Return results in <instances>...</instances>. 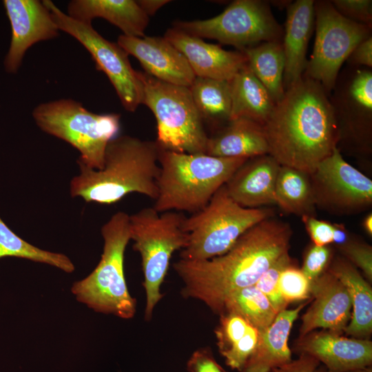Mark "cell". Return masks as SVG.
<instances>
[{"label":"cell","mask_w":372,"mask_h":372,"mask_svg":"<svg viewBox=\"0 0 372 372\" xmlns=\"http://www.w3.org/2000/svg\"><path fill=\"white\" fill-rule=\"evenodd\" d=\"M278 288L287 304L311 297V282L301 269L293 265L281 272L278 279Z\"/></svg>","instance_id":"34"},{"label":"cell","mask_w":372,"mask_h":372,"mask_svg":"<svg viewBox=\"0 0 372 372\" xmlns=\"http://www.w3.org/2000/svg\"><path fill=\"white\" fill-rule=\"evenodd\" d=\"M331 2L335 9L343 17L371 28L372 1L371 0H333Z\"/></svg>","instance_id":"36"},{"label":"cell","mask_w":372,"mask_h":372,"mask_svg":"<svg viewBox=\"0 0 372 372\" xmlns=\"http://www.w3.org/2000/svg\"><path fill=\"white\" fill-rule=\"evenodd\" d=\"M252 72L265 86L275 103L285 94V58L282 41L260 43L242 51Z\"/></svg>","instance_id":"28"},{"label":"cell","mask_w":372,"mask_h":372,"mask_svg":"<svg viewBox=\"0 0 372 372\" xmlns=\"http://www.w3.org/2000/svg\"><path fill=\"white\" fill-rule=\"evenodd\" d=\"M262 127L268 154L280 165L309 174L339 141L329 94L320 83L304 76L285 91Z\"/></svg>","instance_id":"2"},{"label":"cell","mask_w":372,"mask_h":372,"mask_svg":"<svg viewBox=\"0 0 372 372\" xmlns=\"http://www.w3.org/2000/svg\"><path fill=\"white\" fill-rule=\"evenodd\" d=\"M345 372H372L371 368H369V366L362 367V368H358L351 369Z\"/></svg>","instance_id":"46"},{"label":"cell","mask_w":372,"mask_h":372,"mask_svg":"<svg viewBox=\"0 0 372 372\" xmlns=\"http://www.w3.org/2000/svg\"><path fill=\"white\" fill-rule=\"evenodd\" d=\"M292 234L289 223L273 216L247 230L221 256L203 260L180 258L173 267L184 284L183 295L221 315L229 294L254 285L289 252Z\"/></svg>","instance_id":"1"},{"label":"cell","mask_w":372,"mask_h":372,"mask_svg":"<svg viewBox=\"0 0 372 372\" xmlns=\"http://www.w3.org/2000/svg\"><path fill=\"white\" fill-rule=\"evenodd\" d=\"M275 204L287 214L316 216L309 174L280 165L275 185Z\"/></svg>","instance_id":"29"},{"label":"cell","mask_w":372,"mask_h":372,"mask_svg":"<svg viewBox=\"0 0 372 372\" xmlns=\"http://www.w3.org/2000/svg\"><path fill=\"white\" fill-rule=\"evenodd\" d=\"M117 43L138 60L146 74L160 81L189 87L196 78L184 55L164 37L121 34Z\"/></svg>","instance_id":"15"},{"label":"cell","mask_w":372,"mask_h":372,"mask_svg":"<svg viewBox=\"0 0 372 372\" xmlns=\"http://www.w3.org/2000/svg\"><path fill=\"white\" fill-rule=\"evenodd\" d=\"M273 216L271 208L242 207L230 197L224 185L205 207L185 217L182 227L188 234V242L180 258L203 260L221 256L247 230Z\"/></svg>","instance_id":"6"},{"label":"cell","mask_w":372,"mask_h":372,"mask_svg":"<svg viewBox=\"0 0 372 372\" xmlns=\"http://www.w3.org/2000/svg\"><path fill=\"white\" fill-rule=\"evenodd\" d=\"M262 125L246 118L230 120L209 136L205 154L218 157L246 158L268 154Z\"/></svg>","instance_id":"24"},{"label":"cell","mask_w":372,"mask_h":372,"mask_svg":"<svg viewBox=\"0 0 372 372\" xmlns=\"http://www.w3.org/2000/svg\"><path fill=\"white\" fill-rule=\"evenodd\" d=\"M67 11L69 17L83 23L103 18L129 37H144L149 23V17L134 0H72Z\"/></svg>","instance_id":"22"},{"label":"cell","mask_w":372,"mask_h":372,"mask_svg":"<svg viewBox=\"0 0 372 372\" xmlns=\"http://www.w3.org/2000/svg\"><path fill=\"white\" fill-rule=\"evenodd\" d=\"M143 103L154 114L159 147L176 152L205 154L209 136L188 87L160 81L138 72Z\"/></svg>","instance_id":"8"},{"label":"cell","mask_w":372,"mask_h":372,"mask_svg":"<svg viewBox=\"0 0 372 372\" xmlns=\"http://www.w3.org/2000/svg\"><path fill=\"white\" fill-rule=\"evenodd\" d=\"M32 114L42 131L71 145L77 161L94 169L103 167L106 147L120 130L119 114H96L70 99L40 103Z\"/></svg>","instance_id":"7"},{"label":"cell","mask_w":372,"mask_h":372,"mask_svg":"<svg viewBox=\"0 0 372 372\" xmlns=\"http://www.w3.org/2000/svg\"><path fill=\"white\" fill-rule=\"evenodd\" d=\"M333 242L339 247L345 245L350 239V235L343 223H333Z\"/></svg>","instance_id":"42"},{"label":"cell","mask_w":372,"mask_h":372,"mask_svg":"<svg viewBox=\"0 0 372 372\" xmlns=\"http://www.w3.org/2000/svg\"><path fill=\"white\" fill-rule=\"evenodd\" d=\"M280 165L270 155L248 158L226 183L230 197L246 208L275 204V185Z\"/></svg>","instance_id":"19"},{"label":"cell","mask_w":372,"mask_h":372,"mask_svg":"<svg viewBox=\"0 0 372 372\" xmlns=\"http://www.w3.org/2000/svg\"><path fill=\"white\" fill-rule=\"evenodd\" d=\"M345 103L337 105L347 107L335 110V114L353 112L351 115L337 121L338 126L350 122L339 129V141L352 140L356 149L364 154L371 151L372 118V72L369 70H357L349 81L346 91L341 94Z\"/></svg>","instance_id":"20"},{"label":"cell","mask_w":372,"mask_h":372,"mask_svg":"<svg viewBox=\"0 0 372 372\" xmlns=\"http://www.w3.org/2000/svg\"><path fill=\"white\" fill-rule=\"evenodd\" d=\"M185 216L174 211L160 213L145 207L130 216V240L141 257L146 293L145 318L149 320L163 296L160 287L167 274L173 253L184 249L188 234L183 229Z\"/></svg>","instance_id":"9"},{"label":"cell","mask_w":372,"mask_h":372,"mask_svg":"<svg viewBox=\"0 0 372 372\" xmlns=\"http://www.w3.org/2000/svg\"><path fill=\"white\" fill-rule=\"evenodd\" d=\"M331 331H311L300 337L296 349L323 363L329 372H345L369 366L372 342L366 339L348 338Z\"/></svg>","instance_id":"18"},{"label":"cell","mask_w":372,"mask_h":372,"mask_svg":"<svg viewBox=\"0 0 372 372\" xmlns=\"http://www.w3.org/2000/svg\"><path fill=\"white\" fill-rule=\"evenodd\" d=\"M220 316L216 331L219 352L227 365L240 372L256 347L259 331L238 314Z\"/></svg>","instance_id":"27"},{"label":"cell","mask_w":372,"mask_h":372,"mask_svg":"<svg viewBox=\"0 0 372 372\" xmlns=\"http://www.w3.org/2000/svg\"><path fill=\"white\" fill-rule=\"evenodd\" d=\"M313 372H329L326 367L318 366Z\"/></svg>","instance_id":"47"},{"label":"cell","mask_w":372,"mask_h":372,"mask_svg":"<svg viewBox=\"0 0 372 372\" xmlns=\"http://www.w3.org/2000/svg\"><path fill=\"white\" fill-rule=\"evenodd\" d=\"M307 302L294 309L279 312L272 324L259 331L256 347L240 372H271L290 362L291 351L288 339L293 322Z\"/></svg>","instance_id":"23"},{"label":"cell","mask_w":372,"mask_h":372,"mask_svg":"<svg viewBox=\"0 0 372 372\" xmlns=\"http://www.w3.org/2000/svg\"><path fill=\"white\" fill-rule=\"evenodd\" d=\"M229 83L231 99L230 120L246 118L263 125L275 103L248 64Z\"/></svg>","instance_id":"26"},{"label":"cell","mask_w":372,"mask_h":372,"mask_svg":"<svg viewBox=\"0 0 372 372\" xmlns=\"http://www.w3.org/2000/svg\"><path fill=\"white\" fill-rule=\"evenodd\" d=\"M313 300L302 316L300 337L318 328L340 334L351 320L350 295L344 285L327 270L311 282Z\"/></svg>","instance_id":"16"},{"label":"cell","mask_w":372,"mask_h":372,"mask_svg":"<svg viewBox=\"0 0 372 372\" xmlns=\"http://www.w3.org/2000/svg\"><path fill=\"white\" fill-rule=\"evenodd\" d=\"M327 271L347 288L351 300L353 313L344 331L354 338L366 339L372 331V289L352 263L338 257Z\"/></svg>","instance_id":"25"},{"label":"cell","mask_w":372,"mask_h":372,"mask_svg":"<svg viewBox=\"0 0 372 372\" xmlns=\"http://www.w3.org/2000/svg\"><path fill=\"white\" fill-rule=\"evenodd\" d=\"M362 225L364 230L370 236H372V214H368L362 220Z\"/></svg>","instance_id":"44"},{"label":"cell","mask_w":372,"mask_h":372,"mask_svg":"<svg viewBox=\"0 0 372 372\" xmlns=\"http://www.w3.org/2000/svg\"><path fill=\"white\" fill-rule=\"evenodd\" d=\"M247 159L160 148L158 192L153 207L160 213L200 210Z\"/></svg>","instance_id":"4"},{"label":"cell","mask_w":372,"mask_h":372,"mask_svg":"<svg viewBox=\"0 0 372 372\" xmlns=\"http://www.w3.org/2000/svg\"><path fill=\"white\" fill-rule=\"evenodd\" d=\"M224 313L239 315L258 331L268 328L278 313L267 298L254 285L229 294L224 301L222 314Z\"/></svg>","instance_id":"31"},{"label":"cell","mask_w":372,"mask_h":372,"mask_svg":"<svg viewBox=\"0 0 372 372\" xmlns=\"http://www.w3.org/2000/svg\"><path fill=\"white\" fill-rule=\"evenodd\" d=\"M320 362L315 358L304 353L290 362L273 369L271 372H313L319 366Z\"/></svg>","instance_id":"41"},{"label":"cell","mask_w":372,"mask_h":372,"mask_svg":"<svg viewBox=\"0 0 372 372\" xmlns=\"http://www.w3.org/2000/svg\"><path fill=\"white\" fill-rule=\"evenodd\" d=\"M302 221L313 245L326 246L333 242V223L318 220L316 216H302Z\"/></svg>","instance_id":"38"},{"label":"cell","mask_w":372,"mask_h":372,"mask_svg":"<svg viewBox=\"0 0 372 372\" xmlns=\"http://www.w3.org/2000/svg\"><path fill=\"white\" fill-rule=\"evenodd\" d=\"M291 265L292 260L289 252L285 253L263 273L254 285L267 298L278 313L286 309L288 304L279 291V276L285 269Z\"/></svg>","instance_id":"33"},{"label":"cell","mask_w":372,"mask_h":372,"mask_svg":"<svg viewBox=\"0 0 372 372\" xmlns=\"http://www.w3.org/2000/svg\"><path fill=\"white\" fill-rule=\"evenodd\" d=\"M269 3H272L275 6L279 7V8H287L291 3V1H269Z\"/></svg>","instance_id":"45"},{"label":"cell","mask_w":372,"mask_h":372,"mask_svg":"<svg viewBox=\"0 0 372 372\" xmlns=\"http://www.w3.org/2000/svg\"><path fill=\"white\" fill-rule=\"evenodd\" d=\"M189 88L203 122L224 126L230 121L231 99L229 81L196 77Z\"/></svg>","instance_id":"30"},{"label":"cell","mask_w":372,"mask_h":372,"mask_svg":"<svg viewBox=\"0 0 372 372\" xmlns=\"http://www.w3.org/2000/svg\"><path fill=\"white\" fill-rule=\"evenodd\" d=\"M164 37L184 55L196 77L229 81L247 64L244 52L225 50L175 28Z\"/></svg>","instance_id":"17"},{"label":"cell","mask_w":372,"mask_h":372,"mask_svg":"<svg viewBox=\"0 0 372 372\" xmlns=\"http://www.w3.org/2000/svg\"><path fill=\"white\" fill-rule=\"evenodd\" d=\"M187 368L189 372H225L211 354L204 349L198 350L192 354Z\"/></svg>","instance_id":"39"},{"label":"cell","mask_w":372,"mask_h":372,"mask_svg":"<svg viewBox=\"0 0 372 372\" xmlns=\"http://www.w3.org/2000/svg\"><path fill=\"white\" fill-rule=\"evenodd\" d=\"M314 10L315 43L303 76L320 83L329 94L342 64L371 35V28L343 17L329 1H315Z\"/></svg>","instance_id":"11"},{"label":"cell","mask_w":372,"mask_h":372,"mask_svg":"<svg viewBox=\"0 0 372 372\" xmlns=\"http://www.w3.org/2000/svg\"><path fill=\"white\" fill-rule=\"evenodd\" d=\"M130 215L118 211L101 227L104 240L101 260L85 278L71 288L76 299L96 312L132 318L136 301L130 294L124 274V255L130 240Z\"/></svg>","instance_id":"5"},{"label":"cell","mask_w":372,"mask_h":372,"mask_svg":"<svg viewBox=\"0 0 372 372\" xmlns=\"http://www.w3.org/2000/svg\"><path fill=\"white\" fill-rule=\"evenodd\" d=\"M347 61L355 66L372 67V37L361 41L352 51Z\"/></svg>","instance_id":"40"},{"label":"cell","mask_w":372,"mask_h":372,"mask_svg":"<svg viewBox=\"0 0 372 372\" xmlns=\"http://www.w3.org/2000/svg\"><path fill=\"white\" fill-rule=\"evenodd\" d=\"M138 5L148 16H152L163 6L170 2L169 0H138Z\"/></svg>","instance_id":"43"},{"label":"cell","mask_w":372,"mask_h":372,"mask_svg":"<svg viewBox=\"0 0 372 372\" xmlns=\"http://www.w3.org/2000/svg\"><path fill=\"white\" fill-rule=\"evenodd\" d=\"M316 208L344 216L372 205V180L347 163L336 147L309 174Z\"/></svg>","instance_id":"13"},{"label":"cell","mask_w":372,"mask_h":372,"mask_svg":"<svg viewBox=\"0 0 372 372\" xmlns=\"http://www.w3.org/2000/svg\"><path fill=\"white\" fill-rule=\"evenodd\" d=\"M12 28V39L5 59L8 72L15 73L23 58L34 44L59 35L49 9L39 0H4Z\"/></svg>","instance_id":"14"},{"label":"cell","mask_w":372,"mask_h":372,"mask_svg":"<svg viewBox=\"0 0 372 372\" xmlns=\"http://www.w3.org/2000/svg\"><path fill=\"white\" fill-rule=\"evenodd\" d=\"M159 152L156 141L128 135L116 136L106 147L101 169L77 161L79 173L70 181V196L102 205L116 203L130 193L155 200Z\"/></svg>","instance_id":"3"},{"label":"cell","mask_w":372,"mask_h":372,"mask_svg":"<svg viewBox=\"0 0 372 372\" xmlns=\"http://www.w3.org/2000/svg\"><path fill=\"white\" fill-rule=\"evenodd\" d=\"M15 257L44 263L65 273H72L75 267L66 255L41 249L14 234L0 218V258Z\"/></svg>","instance_id":"32"},{"label":"cell","mask_w":372,"mask_h":372,"mask_svg":"<svg viewBox=\"0 0 372 372\" xmlns=\"http://www.w3.org/2000/svg\"><path fill=\"white\" fill-rule=\"evenodd\" d=\"M173 28L201 39L233 45L241 52L262 42L282 41L283 37V29L269 3L260 0H236L214 17L178 21Z\"/></svg>","instance_id":"10"},{"label":"cell","mask_w":372,"mask_h":372,"mask_svg":"<svg viewBox=\"0 0 372 372\" xmlns=\"http://www.w3.org/2000/svg\"><path fill=\"white\" fill-rule=\"evenodd\" d=\"M314 3L313 0H297L287 8L282 40L285 58V91L299 82L305 71L308 44L315 24Z\"/></svg>","instance_id":"21"},{"label":"cell","mask_w":372,"mask_h":372,"mask_svg":"<svg viewBox=\"0 0 372 372\" xmlns=\"http://www.w3.org/2000/svg\"><path fill=\"white\" fill-rule=\"evenodd\" d=\"M345 258L355 267H359L365 276L372 280V248L370 245L350 239L345 245L339 247Z\"/></svg>","instance_id":"35"},{"label":"cell","mask_w":372,"mask_h":372,"mask_svg":"<svg viewBox=\"0 0 372 372\" xmlns=\"http://www.w3.org/2000/svg\"><path fill=\"white\" fill-rule=\"evenodd\" d=\"M49 9L59 30L76 39L90 54L96 68L103 72L123 106L131 112L143 103V85L133 69L128 54L118 43L103 37L92 23L76 21L63 12L52 1H42Z\"/></svg>","instance_id":"12"},{"label":"cell","mask_w":372,"mask_h":372,"mask_svg":"<svg viewBox=\"0 0 372 372\" xmlns=\"http://www.w3.org/2000/svg\"><path fill=\"white\" fill-rule=\"evenodd\" d=\"M331 256L330 248L326 246L312 245L307 251L302 271L311 282L325 271Z\"/></svg>","instance_id":"37"}]
</instances>
